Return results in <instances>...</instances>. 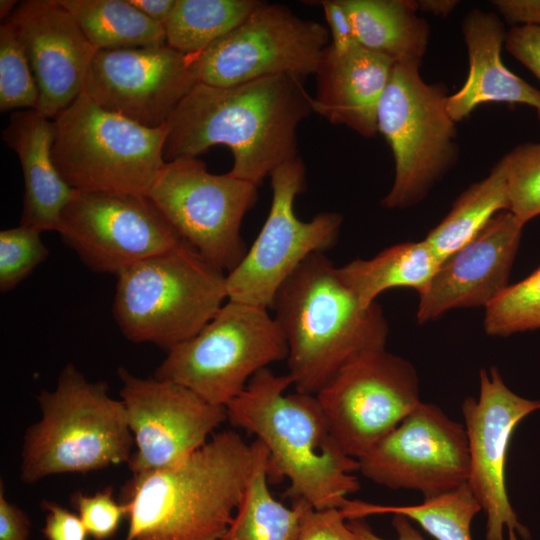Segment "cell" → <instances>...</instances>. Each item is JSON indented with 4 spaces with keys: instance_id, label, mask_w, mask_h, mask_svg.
<instances>
[{
    "instance_id": "1",
    "label": "cell",
    "mask_w": 540,
    "mask_h": 540,
    "mask_svg": "<svg viewBox=\"0 0 540 540\" xmlns=\"http://www.w3.org/2000/svg\"><path fill=\"white\" fill-rule=\"evenodd\" d=\"M311 97L290 74L228 87L197 83L166 123L164 160L197 157L222 144L233 154L229 173L259 186L298 157L297 128L313 112Z\"/></svg>"
},
{
    "instance_id": "2",
    "label": "cell",
    "mask_w": 540,
    "mask_h": 540,
    "mask_svg": "<svg viewBox=\"0 0 540 540\" xmlns=\"http://www.w3.org/2000/svg\"><path fill=\"white\" fill-rule=\"evenodd\" d=\"M260 448L223 431L175 466L133 474L119 496L125 540H223Z\"/></svg>"
},
{
    "instance_id": "3",
    "label": "cell",
    "mask_w": 540,
    "mask_h": 540,
    "mask_svg": "<svg viewBox=\"0 0 540 540\" xmlns=\"http://www.w3.org/2000/svg\"><path fill=\"white\" fill-rule=\"evenodd\" d=\"M289 374L257 372L226 406L231 425L256 436L268 452L270 479H288L287 494L317 510L341 508L360 488L359 461L337 444L316 395L286 394Z\"/></svg>"
},
{
    "instance_id": "4",
    "label": "cell",
    "mask_w": 540,
    "mask_h": 540,
    "mask_svg": "<svg viewBox=\"0 0 540 540\" xmlns=\"http://www.w3.org/2000/svg\"><path fill=\"white\" fill-rule=\"evenodd\" d=\"M271 309L288 347L295 390L316 395L345 365L385 349L388 325L377 303L362 308L323 252L281 285Z\"/></svg>"
},
{
    "instance_id": "5",
    "label": "cell",
    "mask_w": 540,
    "mask_h": 540,
    "mask_svg": "<svg viewBox=\"0 0 540 540\" xmlns=\"http://www.w3.org/2000/svg\"><path fill=\"white\" fill-rule=\"evenodd\" d=\"M37 400L41 418L27 429L21 450L23 482L129 462L135 443L126 408L105 382L89 381L69 363L54 390H42Z\"/></svg>"
},
{
    "instance_id": "6",
    "label": "cell",
    "mask_w": 540,
    "mask_h": 540,
    "mask_svg": "<svg viewBox=\"0 0 540 540\" xmlns=\"http://www.w3.org/2000/svg\"><path fill=\"white\" fill-rule=\"evenodd\" d=\"M225 300L224 272L185 244L117 275L113 315L129 341L168 352L201 331Z\"/></svg>"
},
{
    "instance_id": "7",
    "label": "cell",
    "mask_w": 540,
    "mask_h": 540,
    "mask_svg": "<svg viewBox=\"0 0 540 540\" xmlns=\"http://www.w3.org/2000/svg\"><path fill=\"white\" fill-rule=\"evenodd\" d=\"M53 122L52 159L73 190L147 196L165 164L166 124L142 126L84 92Z\"/></svg>"
},
{
    "instance_id": "8",
    "label": "cell",
    "mask_w": 540,
    "mask_h": 540,
    "mask_svg": "<svg viewBox=\"0 0 540 540\" xmlns=\"http://www.w3.org/2000/svg\"><path fill=\"white\" fill-rule=\"evenodd\" d=\"M287 355L284 335L267 308L227 300L201 331L167 352L154 377L226 407L257 372Z\"/></svg>"
},
{
    "instance_id": "9",
    "label": "cell",
    "mask_w": 540,
    "mask_h": 540,
    "mask_svg": "<svg viewBox=\"0 0 540 540\" xmlns=\"http://www.w3.org/2000/svg\"><path fill=\"white\" fill-rule=\"evenodd\" d=\"M447 89L428 84L419 66L395 64L377 112V128L390 146L395 177L382 206L406 208L422 200L455 163L456 123Z\"/></svg>"
},
{
    "instance_id": "10",
    "label": "cell",
    "mask_w": 540,
    "mask_h": 540,
    "mask_svg": "<svg viewBox=\"0 0 540 540\" xmlns=\"http://www.w3.org/2000/svg\"><path fill=\"white\" fill-rule=\"evenodd\" d=\"M257 187L183 157L165 162L147 196L188 245L229 273L247 252L240 228L257 201Z\"/></svg>"
},
{
    "instance_id": "11",
    "label": "cell",
    "mask_w": 540,
    "mask_h": 540,
    "mask_svg": "<svg viewBox=\"0 0 540 540\" xmlns=\"http://www.w3.org/2000/svg\"><path fill=\"white\" fill-rule=\"evenodd\" d=\"M329 31L288 7L261 2L235 29L190 54L198 83L228 87L255 79L315 74L329 46Z\"/></svg>"
},
{
    "instance_id": "12",
    "label": "cell",
    "mask_w": 540,
    "mask_h": 540,
    "mask_svg": "<svg viewBox=\"0 0 540 540\" xmlns=\"http://www.w3.org/2000/svg\"><path fill=\"white\" fill-rule=\"evenodd\" d=\"M272 202L266 221L242 261L226 275L228 300L271 309L281 285L312 254L332 248L342 217L322 212L300 220L294 201L305 189V166L298 156L270 175Z\"/></svg>"
},
{
    "instance_id": "13",
    "label": "cell",
    "mask_w": 540,
    "mask_h": 540,
    "mask_svg": "<svg viewBox=\"0 0 540 540\" xmlns=\"http://www.w3.org/2000/svg\"><path fill=\"white\" fill-rule=\"evenodd\" d=\"M57 232L90 270L119 275L187 244L146 195L74 190Z\"/></svg>"
},
{
    "instance_id": "14",
    "label": "cell",
    "mask_w": 540,
    "mask_h": 540,
    "mask_svg": "<svg viewBox=\"0 0 540 540\" xmlns=\"http://www.w3.org/2000/svg\"><path fill=\"white\" fill-rule=\"evenodd\" d=\"M316 396L335 441L357 460L422 402L414 367L385 349L349 362Z\"/></svg>"
},
{
    "instance_id": "15",
    "label": "cell",
    "mask_w": 540,
    "mask_h": 540,
    "mask_svg": "<svg viewBox=\"0 0 540 540\" xmlns=\"http://www.w3.org/2000/svg\"><path fill=\"white\" fill-rule=\"evenodd\" d=\"M136 450L132 474L175 466L208 442L227 420L226 407L213 405L177 383L117 371Z\"/></svg>"
},
{
    "instance_id": "16",
    "label": "cell",
    "mask_w": 540,
    "mask_h": 540,
    "mask_svg": "<svg viewBox=\"0 0 540 540\" xmlns=\"http://www.w3.org/2000/svg\"><path fill=\"white\" fill-rule=\"evenodd\" d=\"M358 461L362 475L379 485L438 496L468 481L466 431L436 405L421 402Z\"/></svg>"
},
{
    "instance_id": "17",
    "label": "cell",
    "mask_w": 540,
    "mask_h": 540,
    "mask_svg": "<svg viewBox=\"0 0 540 540\" xmlns=\"http://www.w3.org/2000/svg\"><path fill=\"white\" fill-rule=\"evenodd\" d=\"M540 409L539 400L521 397L507 387L498 369L480 371L478 399L462 404L469 450L468 485L486 515V540H527L529 530L521 524L506 489L507 450L516 426Z\"/></svg>"
},
{
    "instance_id": "18",
    "label": "cell",
    "mask_w": 540,
    "mask_h": 540,
    "mask_svg": "<svg viewBox=\"0 0 540 540\" xmlns=\"http://www.w3.org/2000/svg\"><path fill=\"white\" fill-rule=\"evenodd\" d=\"M197 83L190 54L165 44L97 51L84 93L108 111L159 128Z\"/></svg>"
},
{
    "instance_id": "19",
    "label": "cell",
    "mask_w": 540,
    "mask_h": 540,
    "mask_svg": "<svg viewBox=\"0 0 540 540\" xmlns=\"http://www.w3.org/2000/svg\"><path fill=\"white\" fill-rule=\"evenodd\" d=\"M6 20L24 46L36 81V110L53 120L84 92L97 50L59 0L23 1Z\"/></svg>"
},
{
    "instance_id": "20",
    "label": "cell",
    "mask_w": 540,
    "mask_h": 540,
    "mask_svg": "<svg viewBox=\"0 0 540 540\" xmlns=\"http://www.w3.org/2000/svg\"><path fill=\"white\" fill-rule=\"evenodd\" d=\"M523 226L510 211H500L447 257L419 294L418 322L434 320L451 309L490 305L509 286Z\"/></svg>"
},
{
    "instance_id": "21",
    "label": "cell",
    "mask_w": 540,
    "mask_h": 540,
    "mask_svg": "<svg viewBox=\"0 0 540 540\" xmlns=\"http://www.w3.org/2000/svg\"><path fill=\"white\" fill-rule=\"evenodd\" d=\"M394 63L359 44L344 53L325 50L316 73L312 111L363 137L378 132L377 112Z\"/></svg>"
},
{
    "instance_id": "22",
    "label": "cell",
    "mask_w": 540,
    "mask_h": 540,
    "mask_svg": "<svg viewBox=\"0 0 540 540\" xmlns=\"http://www.w3.org/2000/svg\"><path fill=\"white\" fill-rule=\"evenodd\" d=\"M469 71L463 86L447 98V111L457 123L478 105L506 102L528 105L540 112V90L512 73L501 59L507 32L491 12L471 10L462 22Z\"/></svg>"
},
{
    "instance_id": "23",
    "label": "cell",
    "mask_w": 540,
    "mask_h": 540,
    "mask_svg": "<svg viewBox=\"0 0 540 540\" xmlns=\"http://www.w3.org/2000/svg\"><path fill=\"white\" fill-rule=\"evenodd\" d=\"M24 176V199L20 225L39 233L57 231L60 216L74 190L54 165V122L36 109L16 111L3 131Z\"/></svg>"
},
{
    "instance_id": "24",
    "label": "cell",
    "mask_w": 540,
    "mask_h": 540,
    "mask_svg": "<svg viewBox=\"0 0 540 540\" xmlns=\"http://www.w3.org/2000/svg\"><path fill=\"white\" fill-rule=\"evenodd\" d=\"M353 25L357 43L394 64L421 66L430 28L417 15L414 1L340 0Z\"/></svg>"
},
{
    "instance_id": "25",
    "label": "cell",
    "mask_w": 540,
    "mask_h": 540,
    "mask_svg": "<svg viewBox=\"0 0 540 540\" xmlns=\"http://www.w3.org/2000/svg\"><path fill=\"white\" fill-rule=\"evenodd\" d=\"M441 262L425 240L388 247L371 259H355L337 274L362 308L375 304L378 295L390 288L409 287L421 294Z\"/></svg>"
},
{
    "instance_id": "26",
    "label": "cell",
    "mask_w": 540,
    "mask_h": 540,
    "mask_svg": "<svg viewBox=\"0 0 540 540\" xmlns=\"http://www.w3.org/2000/svg\"><path fill=\"white\" fill-rule=\"evenodd\" d=\"M93 47L99 50L166 44L164 26L128 0H59Z\"/></svg>"
},
{
    "instance_id": "27",
    "label": "cell",
    "mask_w": 540,
    "mask_h": 540,
    "mask_svg": "<svg viewBox=\"0 0 540 540\" xmlns=\"http://www.w3.org/2000/svg\"><path fill=\"white\" fill-rule=\"evenodd\" d=\"M268 471V452L261 443L257 462L223 540H297L308 503L294 500L288 508L277 501L268 487Z\"/></svg>"
},
{
    "instance_id": "28",
    "label": "cell",
    "mask_w": 540,
    "mask_h": 540,
    "mask_svg": "<svg viewBox=\"0 0 540 540\" xmlns=\"http://www.w3.org/2000/svg\"><path fill=\"white\" fill-rule=\"evenodd\" d=\"M505 210L509 211V198L499 161L486 178L472 184L456 199L447 216L424 240L442 263L472 240L494 215Z\"/></svg>"
},
{
    "instance_id": "29",
    "label": "cell",
    "mask_w": 540,
    "mask_h": 540,
    "mask_svg": "<svg viewBox=\"0 0 540 540\" xmlns=\"http://www.w3.org/2000/svg\"><path fill=\"white\" fill-rule=\"evenodd\" d=\"M346 520L369 515H402L416 521L436 540H473L471 523L482 507L468 483L412 506H385L347 500L340 508Z\"/></svg>"
},
{
    "instance_id": "30",
    "label": "cell",
    "mask_w": 540,
    "mask_h": 540,
    "mask_svg": "<svg viewBox=\"0 0 540 540\" xmlns=\"http://www.w3.org/2000/svg\"><path fill=\"white\" fill-rule=\"evenodd\" d=\"M257 0H177L164 24L166 44L196 54L239 26L259 5Z\"/></svg>"
},
{
    "instance_id": "31",
    "label": "cell",
    "mask_w": 540,
    "mask_h": 540,
    "mask_svg": "<svg viewBox=\"0 0 540 540\" xmlns=\"http://www.w3.org/2000/svg\"><path fill=\"white\" fill-rule=\"evenodd\" d=\"M484 328L493 336L540 328V267L486 307Z\"/></svg>"
},
{
    "instance_id": "32",
    "label": "cell",
    "mask_w": 540,
    "mask_h": 540,
    "mask_svg": "<svg viewBox=\"0 0 540 540\" xmlns=\"http://www.w3.org/2000/svg\"><path fill=\"white\" fill-rule=\"evenodd\" d=\"M38 88L24 46L12 24L0 27V110L36 109Z\"/></svg>"
},
{
    "instance_id": "33",
    "label": "cell",
    "mask_w": 540,
    "mask_h": 540,
    "mask_svg": "<svg viewBox=\"0 0 540 540\" xmlns=\"http://www.w3.org/2000/svg\"><path fill=\"white\" fill-rule=\"evenodd\" d=\"M500 162L506 176L509 211L525 225L540 215V142L521 144Z\"/></svg>"
},
{
    "instance_id": "34",
    "label": "cell",
    "mask_w": 540,
    "mask_h": 540,
    "mask_svg": "<svg viewBox=\"0 0 540 540\" xmlns=\"http://www.w3.org/2000/svg\"><path fill=\"white\" fill-rule=\"evenodd\" d=\"M39 232L19 225L0 232V291L14 289L40 263L49 251Z\"/></svg>"
},
{
    "instance_id": "35",
    "label": "cell",
    "mask_w": 540,
    "mask_h": 540,
    "mask_svg": "<svg viewBox=\"0 0 540 540\" xmlns=\"http://www.w3.org/2000/svg\"><path fill=\"white\" fill-rule=\"evenodd\" d=\"M71 502L89 536L95 540L112 538L123 518H127L126 506L114 498L110 486L90 495L76 492Z\"/></svg>"
},
{
    "instance_id": "36",
    "label": "cell",
    "mask_w": 540,
    "mask_h": 540,
    "mask_svg": "<svg viewBox=\"0 0 540 540\" xmlns=\"http://www.w3.org/2000/svg\"><path fill=\"white\" fill-rule=\"evenodd\" d=\"M339 508L317 510L306 505L297 540H361Z\"/></svg>"
},
{
    "instance_id": "37",
    "label": "cell",
    "mask_w": 540,
    "mask_h": 540,
    "mask_svg": "<svg viewBox=\"0 0 540 540\" xmlns=\"http://www.w3.org/2000/svg\"><path fill=\"white\" fill-rule=\"evenodd\" d=\"M42 507L47 511L42 529L47 540H87L89 534L78 514L47 500Z\"/></svg>"
},
{
    "instance_id": "38",
    "label": "cell",
    "mask_w": 540,
    "mask_h": 540,
    "mask_svg": "<svg viewBox=\"0 0 540 540\" xmlns=\"http://www.w3.org/2000/svg\"><path fill=\"white\" fill-rule=\"evenodd\" d=\"M505 48L540 80V27L514 26L506 35Z\"/></svg>"
},
{
    "instance_id": "39",
    "label": "cell",
    "mask_w": 540,
    "mask_h": 540,
    "mask_svg": "<svg viewBox=\"0 0 540 540\" xmlns=\"http://www.w3.org/2000/svg\"><path fill=\"white\" fill-rule=\"evenodd\" d=\"M316 3L324 9L332 38L331 48L337 53H344L357 45L352 22L340 0H325Z\"/></svg>"
},
{
    "instance_id": "40",
    "label": "cell",
    "mask_w": 540,
    "mask_h": 540,
    "mask_svg": "<svg viewBox=\"0 0 540 540\" xmlns=\"http://www.w3.org/2000/svg\"><path fill=\"white\" fill-rule=\"evenodd\" d=\"M31 523L27 514L7 500L0 484V540H28Z\"/></svg>"
},
{
    "instance_id": "41",
    "label": "cell",
    "mask_w": 540,
    "mask_h": 540,
    "mask_svg": "<svg viewBox=\"0 0 540 540\" xmlns=\"http://www.w3.org/2000/svg\"><path fill=\"white\" fill-rule=\"evenodd\" d=\"M492 3L510 24L540 27V0H495Z\"/></svg>"
},
{
    "instance_id": "42",
    "label": "cell",
    "mask_w": 540,
    "mask_h": 540,
    "mask_svg": "<svg viewBox=\"0 0 540 540\" xmlns=\"http://www.w3.org/2000/svg\"><path fill=\"white\" fill-rule=\"evenodd\" d=\"M361 519L349 520L351 529L361 540H386L376 535L370 526ZM392 525L397 533V540H426L417 529L413 527L408 519L402 515H394Z\"/></svg>"
},
{
    "instance_id": "43",
    "label": "cell",
    "mask_w": 540,
    "mask_h": 540,
    "mask_svg": "<svg viewBox=\"0 0 540 540\" xmlns=\"http://www.w3.org/2000/svg\"><path fill=\"white\" fill-rule=\"evenodd\" d=\"M152 21L164 26L172 14L177 0H128Z\"/></svg>"
},
{
    "instance_id": "44",
    "label": "cell",
    "mask_w": 540,
    "mask_h": 540,
    "mask_svg": "<svg viewBox=\"0 0 540 540\" xmlns=\"http://www.w3.org/2000/svg\"><path fill=\"white\" fill-rule=\"evenodd\" d=\"M414 2L417 11L421 10L437 16L449 15L459 3L456 0H419Z\"/></svg>"
},
{
    "instance_id": "45",
    "label": "cell",
    "mask_w": 540,
    "mask_h": 540,
    "mask_svg": "<svg viewBox=\"0 0 540 540\" xmlns=\"http://www.w3.org/2000/svg\"><path fill=\"white\" fill-rule=\"evenodd\" d=\"M17 1L14 0H1L0 1V17L4 21L8 19L13 11L15 10V6Z\"/></svg>"
}]
</instances>
